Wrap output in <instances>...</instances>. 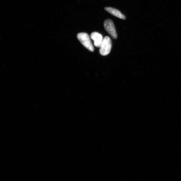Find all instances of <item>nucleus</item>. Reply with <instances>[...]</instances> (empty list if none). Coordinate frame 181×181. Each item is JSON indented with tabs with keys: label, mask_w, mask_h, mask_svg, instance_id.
I'll list each match as a JSON object with an SVG mask.
<instances>
[{
	"label": "nucleus",
	"mask_w": 181,
	"mask_h": 181,
	"mask_svg": "<svg viewBox=\"0 0 181 181\" xmlns=\"http://www.w3.org/2000/svg\"><path fill=\"white\" fill-rule=\"evenodd\" d=\"M77 37L79 41L87 49L91 52L94 51V47L91 41L89 35L87 33H79L78 34Z\"/></svg>",
	"instance_id": "1"
},
{
	"label": "nucleus",
	"mask_w": 181,
	"mask_h": 181,
	"mask_svg": "<svg viewBox=\"0 0 181 181\" xmlns=\"http://www.w3.org/2000/svg\"><path fill=\"white\" fill-rule=\"evenodd\" d=\"M112 47V41L111 39L108 36L105 37L100 47V54L103 56L108 55L111 51Z\"/></svg>",
	"instance_id": "2"
},
{
	"label": "nucleus",
	"mask_w": 181,
	"mask_h": 181,
	"mask_svg": "<svg viewBox=\"0 0 181 181\" xmlns=\"http://www.w3.org/2000/svg\"><path fill=\"white\" fill-rule=\"evenodd\" d=\"M104 26L105 30L114 39L117 38V34L116 29L112 21L110 19L105 21Z\"/></svg>",
	"instance_id": "3"
},
{
	"label": "nucleus",
	"mask_w": 181,
	"mask_h": 181,
	"mask_svg": "<svg viewBox=\"0 0 181 181\" xmlns=\"http://www.w3.org/2000/svg\"><path fill=\"white\" fill-rule=\"evenodd\" d=\"M90 37L94 41V45L97 47H100L104 39L102 35L98 32H94L91 33Z\"/></svg>",
	"instance_id": "4"
},
{
	"label": "nucleus",
	"mask_w": 181,
	"mask_h": 181,
	"mask_svg": "<svg viewBox=\"0 0 181 181\" xmlns=\"http://www.w3.org/2000/svg\"><path fill=\"white\" fill-rule=\"evenodd\" d=\"M105 10L106 11L108 12L110 14L118 17V18L125 20L126 17L120 11L116 9L113 8L111 7H106L105 8Z\"/></svg>",
	"instance_id": "5"
}]
</instances>
